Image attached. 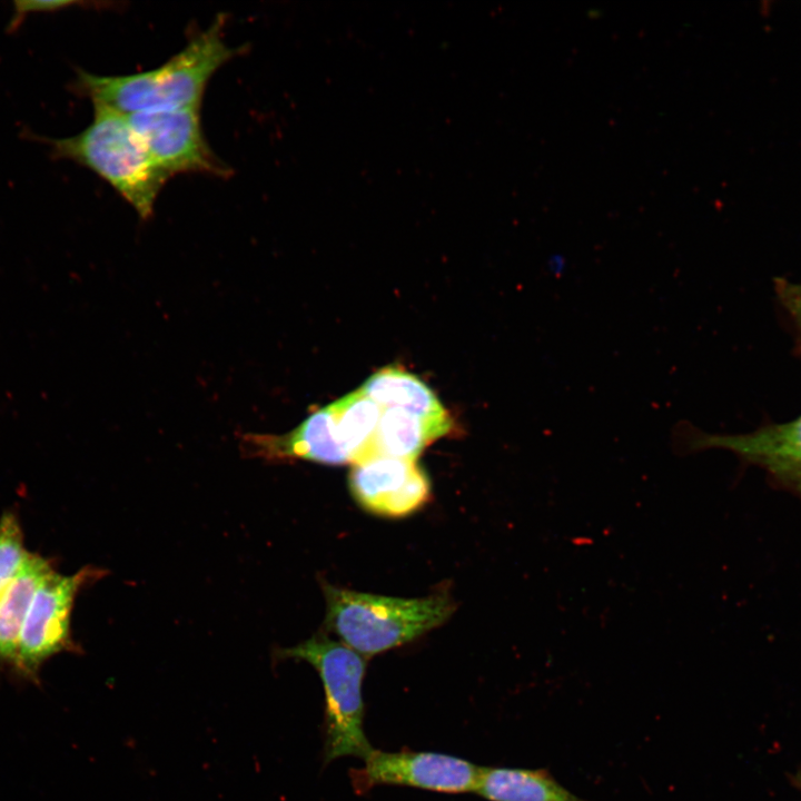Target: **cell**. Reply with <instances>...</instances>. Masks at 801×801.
Returning <instances> with one entry per match:
<instances>
[{"mask_svg": "<svg viewBox=\"0 0 801 801\" xmlns=\"http://www.w3.org/2000/svg\"><path fill=\"white\" fill-rule=\"evenodd\" d=\"M222 29L224 19L218 18L156 69L122 76L80 70L73 90L126 116L200 107L214 73L237 52L226 43Z\"/></svg>", "mask_w": 801, "mask_h": 801, "instance_id": "cell-1", "label": "cell"}, {"mask_svg": "<svg viewBox=\"0 0 801 801\" xmlns=\"http://www.w3.org/2000/svg\"><path fill=\"white\" fill-rule=\"evenodd\" d=\"M52 158L88 168L112 187L141 219H148L170 178L150 155L127 116L93 105V118L81 132L65 138L33 135Z\"/></svg>", "mask_w": 801, "mask_h": 801, "instance_id": "cell-2", "label": "cell"}, {"mask_svg": "<svg viewBox=\"0 0 801 801\" xmlns=\"http://www.w3.org/2000/svg\"><path fill=\"white\" fill-rule=\"evenodd\" d=\"M325 626L364 657L408 643L443 624L454 612L445 592L419 599L375 595L324 583Z\"/></svg>", "mask_w": 801, "mask_h": 801, "instance_id": "cell-3", "label": "cell"}, {"mask_svg": "<svg viewBox=\"0 0 801 801\" xmlns=\"http://www.w3.org/2000/svg\"><path fill=\"white\" fill-rule=\"evenodd\" d=\"M277 657L306 661L320 676L325 693V763L343 756L364 760L373 751L364 731L362 685L366 657L323 633L280 649Z\"/></svg>", "mask_w": 801, "mask_h": 801, "instance_id": "cell-4", "label": "cell"}, {"mask_svg": "<svg viewBox=\"0 0 801 801\" xmlns=\"http://www.w3.org/2000/svg\"><path fill=\"white\" fill-rule=\"evenodd\" d=\"M671 449L684 457L709 449L733 453L742 464L763 469L774 486L801 500V416L749 433H708L681 419L671 429Z\"/></svg>", "mask_w": 801, "mask_h": 801, "instance_id": "cell-5", "label": "cell"}, {"mask_svg": "<svg viewBox=\"0 0 801 801\" xmlns=\"http://www.w3.org/2000/svg\"><path fill=\"white\" fill-rule=\"evenodd\" d=\"M106 574L87 565L71 575L53 570L39 585L28 610L18 649L16 675L33 683L52 656L79 652L71 632V614L80 591Z\"/></svg>", "mask_w": 801, "mask_h": 801, "instance_id": "cell-6", "label": "cell"}, {"mask_svg": "<svg viewBox=\"0 0 801 801\" xmlns=\"http://www.w3.org/2000/svg\"><path fill=\"white\" fill-rule=\"evenodd\" d=\"M199 110L200 107H190L127 116L150 155L169 177L194 172L224 178L231 174L209 147Z\"/></svg>", "mask_w": 801, "mask_h": 801, "instance_id": "cell-7", "label": "cell"}, {"mask_svg": "<svg viewBox=\"0 0 801 801\" xmlns=\"http://www.w3.org/2000/svg\"><path fill=\"white\" fill-rule=\"evenodd\" d=\"M481 767L438 753L375 750L350 775L357 792L376 785H403L442 793L474 792Z\"/></svg>", "mask_w": 801, "mask_h": 801, "instance_id": "cell-8", "label": "cell"}, {"mask_svg": "<svg viewBox=\"0 0 801 801\" xmlns=\"http://www.w3.org/2000/svg\"><path fill=\"white\" fill-rule=\"evenodd\" d=\"M348 487L366 512L382 517H404L431 497V483L417 461L377 455L353 464Z\"/></svg>", "mask_w": 801, "mask_h": 801, "instance_id": "cell-9", "label": "cell"}, {"mask_svg": "<svg viewBox=\"0 0 801 801\" xmlns=\"http://www.w3.org/2000/svg\"><path fill=\"white\" fill-rule=\"evenodd\" d=\"M239 445L243 454L268 463L297 459L326 465L350 463L336 434L328 405L313 412L286 434L243 433Z\"/></svg>", "mask_w": 801, "mask_h": 801, "instance_id": "cell-10", "label": "cell"}, {"mask_svg": "<svg viewBox=\"0 0 801 801\" xmlns=\"http://www.w3.org/2000/svg\"><path fill=\"white\" fill-rule=\"evenodd\" d=\"M53 570L51 558L29 552L19 573L0 596V665L14 674L28 610L39 585Z\"/></svg>", "mask_w": 801, "mask_h": 801, "instance_id": "cell-11", "label": "cell"}, {"mask_svg": "<svg viewBox=\"0 0 801 801\" xmlns=\"http://www.w3.org/2000/svg\"><path fill=\"white\" fill-rule=\"evenodd\" d=\"M474 792L488 801H589L544 769L481 767Z\"/></svg>", "mask_w": 801, "mask_h": 801, "instance_id": "cell-12", "label": "cell"}, {"mask_svg": "<svg viewBox=\"0 0 801 801\" xmlns=\"http://www.w3.org/2000/svg\"><path fill=\"white\" fill-rule=\"evenodd\" d=\"M383 409L397 408L423 418L448 417L433 390L417 376L398 367H384L359 388Z\"/></svg>", "mask_w": 801, "mask_h": 801, "instance_id": "cell-13", "label": "cell"}, {"mask_svg": "<svg viewBox=\"0 0 801 801\" xmlns=\"http://www.w3.org/2000/svg\"><path fill=\"white\" fill-rule=\"evenodd\" d=\"M452 419L423 418L397 408H384L376 433L377 455L417 461L434 441L449 433Z\"/></svg>", "mask_w": 801, "mask_h": 801, "instance_id": "cell-14", "label": "cell"}, {"mask_svg": "<svg viewBox=\"0 0 801 801\" xmlns=\"http://www.w3.org/2000/svg\"><path fill=\"white\" fill-rule=\"evenodd\" d=\"M338 439L356 464L377 456L376 433L383 408L360 389L328 405Z\"/></svg>", "mask_w": 801, "mask_h": 801, "instance_id": "cell-15", "label": "cell"}, {"mask_svg": "<svg viewBox=\"0 0 801 801\" xmlns=\"http://www.w3.org/2000/svg\"><path fill=\"white\" fill-rule=\"evenodd\" d=\"M28 554L19 516L7 510L0 516V596L19 573Z\"/></svg>", "mask_w": 801, "mask_h": 801, "instance_id": "cell-16", "label": "cell"}, {"mask_svg": "<svg viewBox=\"0 0 801 801\" xmlns=\"http://www.w3.org/2000/svg\"><path fill=\"white\" fill-rule=\"evenodd\" d=\"M81 4L78 1H40V0H20L13 2V13L9 22V31L17 30L22 21L30 14L48 13L67 9L72 6Z\"/></svg>", "mask_w": 801, "mask_h": 801, "instance_id": "cell-17", "label": "cell"}, {"mask_svg": "<svg viewBox=\"0 0 801 801\" xmlns=\"http://www.w3.org/2000/svg\"><path fill=\"white\" fill-rule=\"evenodd\" d=\"M774 289L801 338V281L777 278Z\"/></svg>", "mask_w": 801, "mask_h": 801, "instance_id": "cell-18", "label": "cell"}, {"mask_svg": "<svg viewBox=\"0 0 801 801\" xmlns=\"http://www.w3.org/2000/svg\"><path fill=\"white\" fill-rule=\"evenodd\" d=\"M797 783H798V784L800 785V788H801V774H799L798 780H797Z\"/></svg>", "mask_w": 801, "mask_h": 801, "instance_id": "cell-19", "label": "cell"}]
</instances>
